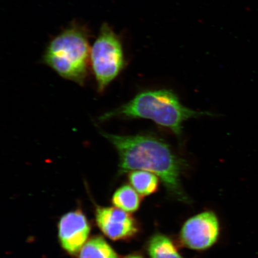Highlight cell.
Instances as JSON below:
<instances>
[{
  "mask_svg": "<svg viewBox=\"0 0 258 258\" xmlns=\"http://www.w3.org/2000/svg\"><path fill=\"white\" fill-rule=\"evenodd\" d=\"M102 134L118 151L119 173L138 170L153 173L160 177L170 195L180 201H187L180 180L186 167L185 161L163 140L150 135Z\"/></svg>",
  "mask_w": 258,
  "mask_h": 258,
  "instance_id": "6da1fadb",
  "label": "cell"
},
{
  "mask_svg": "<svg viewBox=\"0 0 258 258\" xmlns=\"http://www.w3.org/2000/svg\"><path fill=\"white\" fill-rule=\"evenodd\" d=\"M210 115L208 112L195 111L185 107L170 90H157L139 93L127 104L106 112L101 120L104 121L117 117L149 119L161 126L169 128L177 136H180L182 125L185 121Z\"/></svg>",
  "mask_w": 258,
  "mask_h": 258,
  "instance_id": "7a4b0ae2",
  "label": "cell"
},
{
  "mask_svg": "<svg viewBox=\"0 0 258 258\" xmlns=\"http://www.w3.org/2000/svg\"><path fill=\"white\" fill-rule=\"evenodd\" d=\"M89 53L88 32L73 24L48 43L43 62L60 76L83 85L88 75Z\"/></svg>",
  "mask_w": 258,
  "mask_h": 258,
  "instance_id": "3957f363",
  "label": "cell"
},
{
  "mask_svg": "<svg viewBox=\"0 0 258 258\" xmlns=\"http://www.w3.org/2000/svg\"><path fill=\"white\" fill-rule=\"evenodd\" d=\"M90 60L99 92H103L124 69L125 60L120 38L104 23L90 51Z\"/></svg>",
  "mask_w": 258,
  "mask_h": 258,
  "instance_id": "277c9868",
  "label": "cell"
},
{
  "mask_svg": "<svg viewBox=\"0 0 258 258\" xmlns=\"http://www.w3.org/2000/svg\"><path fill=\"white\" fill-rule=\"evenodd\" d=\"M219 234L220 224L217 216L212 211H205L193 216L183 224L180 240L189 249L202 251L214 246Z\"/></svg>",
  "mask_w": 258,
  "mask_h": 258,
  "instance_id": "5b68a950",
  "label": "cell"
},
{
  "mask_svg": "<svg viewBox=\"0 0 258 258\" xmlns=\"http://www.w3.org/2000/svg\"><path fill=\"white\" fill-rule=\"evenodd\" d=\"M97 225L102 233L114 241L125 240L138 233L136 220L128 212L113 207H97Z\"/></svg>",
  "mask_w": 258,
  "mask_h": 258,
  "instance_id": "8992f818",
  "label": "cell"
},
{
  "mask_svg": "<svg viewBox=\"0 0 258 258\" xmlns=\"http://www.w3.org/2000/svg\"><path fill=\"white\" fill-rule=\"evenodd\" d=\"M90 226L82 211L67 213L58 224V237L63 249L71 254L80 252L89 236Z\"/></svg>",
  "mask_w": 258,
  "mask_h": 258,
  "instance_id": "52a82bcc",
  "label": "cell"
},
{
  "mask_svg": "<svg viewBox=\"0 0 258 258\" xmlns=\"http://www.w3.org/2000/svg\"><path fill=\"white\" fill-rule=\"evenodd\" d=\"M147 249L150 258H184L173 241L163 234L153 235L148 240Z\"/></svg>",
  "mask_w": 258,
  "mask_h": 258,
  "instance_id": "ba28073f",
  "label": "cell"
},
{
  "mask_svg": "<svg viewBox=\"0 0 258 258\" xmlns=\"http://www.w3.org/2000/svg\"><path fill=\"white\" fill-rule=\"evenodd\" d=\"M131 184L136 191L143 196L153 195L159 187V177L145 170H134L128 175Z\"/></svg>",
  "mask_w": 258,
  "mask_h": 258,
  "instance_id": "9c48e42d",
  "label": "cell"
},
{
  "mask_svg": "<svg viewBox=\"0 0 258 258\" xmlns=\"http://www.w3.org/2000/svg\"><path fill=\"white\" fill-rule=\"evenodd\" d=\"M79 258H119L113 248L101 236H95L80 250Z\"/></svg>",
  "mask_w": 258,
  "mask_h": 258,
  "instance_id": "30bf717a",
  "label": "cell"
},
{
  "mask_svg": "<svg viewBox=\"0 0 258 258\" xmlns=\"http://www.w3.org/2000/svg\"><path fill=\"white\" fill-rule=\"evenodd\" d=\"M115 207L128 213L135 212L140 208L141 198L133 187L124 185L116 190L112 198Z\"/></svg>",
  "mask_w": 258,
  "mask_h": 258,
  "instance_id": "8fae6325",
  "label": "cell"
},
{
  "mask_svg": "<svg viewBox=\"0 0 258 258\" xmlns=\"http://www.w3.org/2000/svg\"><path fill=\"white\" fill-rule=\"evenodd\" d=\"M124 258H144L143 256L140 255V254H130V255H128L126 257H125Z\"/></svg>",
  "mask_w": 258,
  "mask_h": 258,
  "instance_id": "7c38bea8",
  "label": "cell"
}]
</instances>
